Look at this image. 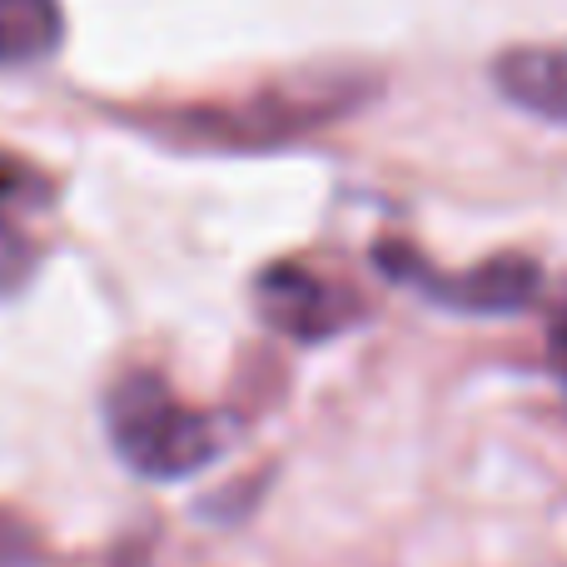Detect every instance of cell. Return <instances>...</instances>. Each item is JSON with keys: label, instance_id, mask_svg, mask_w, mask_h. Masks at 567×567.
Wrapping results in <instances>:
<instances>
[{"label": "cell", "instance_id": "obj_7", "mask_svg": "<svg viewBox=\"0 0 567 567\" xmlns=\"http://www.w3.org/2000/svg\"><path fill=\"white\" fill-rule=\"evenodd\" d=\"M65 20L55 0H0V65H35L60 50Z\"/></svg>", "mask_w": 567, "mask_h": 567}, {"label": "cell", "instance_id": "obj_8", "mask_svg": "<svg viewBox=\"0 0 567 567\" xmlns=\"http://www.w3.org/2000/svg\"><path fill=\"white\" fill-rule=\"evenodd\" d=\"M548 349H553V369H558V379L567 383V309L558 313V323H553Z\"/></svg>", "mask_w": 567, "mask_h": 567}, {"label": "cell", "instance_id": "obj_2", "mask_svg": "<svg viewBox=\"0 0 567 567\" xmlns=\"http://www.w3.org/2000/svg\"><path fill=\"white\" fill-rule=\"evenodd\" d=\"M373 265L389 279L419 289L423 299L443 303V309H458V313H518L538 299V284H543L538 265L528 255H498V259H483V265L463 269V275H443L419 249L379 245L373 249Z\"/></svg>", "mask_w": 567, "mask_h": 567}, {"label": "cell", "instance_id": "obj_4", "mask_svg": "<svg viewBox=\"0 0 567 567\" xmlns=\"http://www.w3.org/2000/svg\"><path fill=\"white\" fill-rule=\"evenodd\" d=\"M259 313L275 333L293 343H323L333 333H343L363 313V303L353 299L343 284L313 275L309 265H275L259 275Z\"/></svg>", "mask_w": 567, "mask_h": 567}, {"label": "cell", "instance_id": "obj_6", "mask_svg": "<svg viewBox=\"0 0 567 567\" xmlns=\"http://www.w3.org/2000/svg\"><path fill=\"white\" fill-rule=\"evenodd\" d=\"M498 90L518 110L567 125V45H518L493 65Z\"/></svg>", "mask_w": 567, "mask_h": 567}, {"label": "cell", "instance_id": "obj_1", "mask_svg": "<svg viewBox=\"0 0 567 567\" xmlns=\"http://www.w3.org/2000/svg\"><path fill=\"white\" fill-rule=\"evenodd\" d=\"M105 429L120 458L159 483L209 468L225 449V423L189 409L159 373H125L110 389Z\"/></svg>", "mask_w": 567, "mask_h": 567}, {"label": "cell", "instance_id": "obj_9", "mask_svg": "<svg viewBox=\"0 0 567 567\" xmlns=\"http://www.w3.org/2000/svg\"><path fill=\"white\" fill-rule=\"evenodd\" d=\"M0 567H10V558H6V548H0Z\"/></svg>", "mask_w": 567, "mask_h": 567}, {"label": "cell", "instance_id": "obj_3", "mask_svg": "<svg viewBox=\"0 0 567 567\" xmlns=\"http://www.w3.org/2000/svg\"><path fill=\"white\" fill-rule=\"evenodd\" d=\"M353 90L329 85V90H265L255 100H239L225 110H189L185 135L199 145L219 150H249V145H284V140L303 135V130L333 120L339 110H349Z\"/></svg>", "mask_w": 567, "mask_h": 567}, {"label": "cell", "instance_id": "obj_5", "mask_svg": "<svg viewBox=\"0 0 567 567\" xmlns=\"http://www.w3.org/2000/svg\"><path fill=\"white\" fill-rule=\"evenodd\" d=\"M50 199H55L50 179L35 165L0 150V293H16L35 275L40 249L30 225H35V215L50 209Z\"/></svg>", "mask_w": 567, "mask_h": 567}]
</instances>
